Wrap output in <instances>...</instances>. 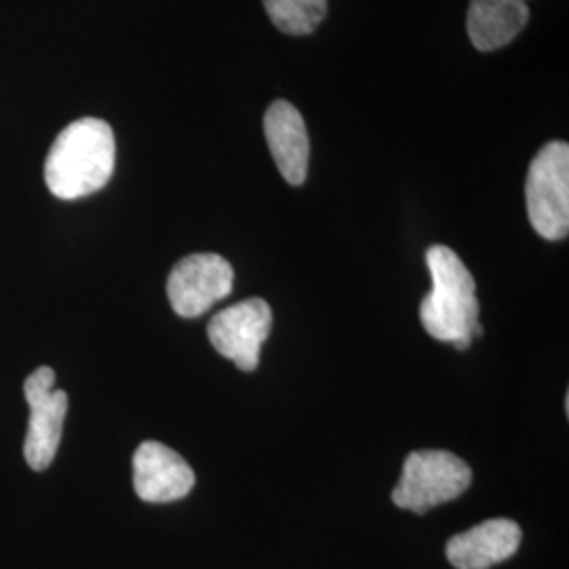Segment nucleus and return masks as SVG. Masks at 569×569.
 I'll return each mask as SVG.
<instances>
[{
  "instance_id": "obj_1",
  "label": "nucleus",
  "mask_w": 569,
  "mask_h": 569,
  "mask_svg": "<svg viewBox=\"0 0 569 569\" xmlns=\"http://www.w3.org/2000/svg\"><path fill=\"white\" fill-rule=\"evenodd\" d=\"M117 163L112 127L102 119H79L68 124L44 161V182L53 197L74 201L102 190Z\"/></svg>"
},
{
  "instance_id": "obj_2",
  "label": "nucleus",
  "mask_w": 569,
  "mask_h": 569,
  "mask_svg": "<svg viewBox=\"0 0 569 569\" xmlns=\"http://www.w3.org/2000/svg\"><path fill=\"white\" fill-rule=\"evenodd\" d=\"M432 289L420 306V321L435 340L467 350L481 336L477 284L460 256L446 244L427 251Z\"/></svg>"
},
{
  "instance_id": "obj_3",
  "label": "nucleus",
  "mask_w": 569,
  "mask_h": 569,
  "mask_svg": "<svg viewBox=\"0 0 569 569\" xmlns=\"http://www.w3.org/2000/svg\"><path fill=\"white\" fill-rule=\"evenodd\" d=\"M472 481L467 462L449 451L422 449L407 456L401 479L392 489L399 509L425 515L430 509L460 498Z\"/></svg>"
},
{
  "instance_id": "obj_4",
  "label": "nucleus",
  "mask_w": 569,
  "mask_h": 569,
  "mask_svg": "<svg viewBox=\"0 0 569 569\" xmlns=\"http://www.w3.org/2000/svg\"><path fill=\"white\" fill-rule=\"evenodd\" d=\"M529 222L547 241H561L569 230V146L550 142L538 150L526 180Z\"/></svg>"
},
{
  "instance_id": "obj_5",
  "label": "nucleus",
  "mask_w": 569,
  "mask_h": 569,
  "mask_svg": "<svg viewBox=\"0 0 569 569\" xmlns=\"http://www.w3.org/2000/svg\"><path fill=\"white\" fill-rule=\"evenodd\" d=\"M23 395L30 409L23 458L28 467L41 472L53 465L60 449L68 395L56 388V371L51 367H39L32 371L23 385Z\"/></svg>"
},
{
  "instance_id": "obj_6",
  "label": "nucleus",
  "mask_w": 569,
  "mask_h": 569,
  "mask_svg": "<svg viewBox=\"0 0 569 569\" xmlns=\"http://www.w3.org/2000/svg\"><path fill=\"white\" fill-rule=\"evenodd\" d=\"M234 270L218 253H192L173 266L167 296L183 319H197L232 291Z\"/></svg>"
},
{
  "instance_id": "obj_7",
  "label": "nucleus",
  "mask_w": 569,
  "mask_h": 569,
  "mask_svg": "<svg viewBox=\"0 0 569 569\" xmlns=\"http://www.w3.org/2000/svg\"><path fill=\"white\" fill-rule=\"evenodd\" d=\"M272 329V310L262 298L228 306L207 327L213 348L241 371L260 366V350Z\"/></svg>"
},
{
  "instance_id": "obj_8",
  "label": "nucleus",
  "mask_w": 569,
  "mask_h": 569,
  "mask_svg": "<svg viewBox=\"0 0 569 569\" xmlns=\"http://www.w3.org/2000/svg\"><path fill=\"white\" fill-rule=\"evenodd\" d=\"M194 470L182 456L159 441H143L133 456V488L143 502L182 500L194 488Z\"/></svg>"
},
{
  "instance_id": "obj_9",
  "label": "nucleus",
  "mask_w": 569,
  "mask_h": 569,
  "mask_svg": "<svg viewBox=\"0 0 569 569\" xmlns=\"http://www.w3.org/2000/svg\"><path fill=\"white\" fill-rule=\"evenodd\" d=\"M264 136L284 182L302 186L308 176L310 138L300 110L284 100L270 103L264 114Z\"/></svg>"
},
{
  "instance_id": "obj_10",
  "label": "nucleus",
  "mask_w": 569,
  "mask_h": 569,
  "mask_svg": "<svg viewBox=\"0 0 569 569\" xmlns=\"http://www.w3.org/2000/svg\"><path fill=\"white\" fill-rule=\"evenodd\" d=\"M521 528L510 519H489L453 536L448 542L449 563L456 569H489L505 563L521 547Z\"/></svg>"
},
{
  "instance_id": "obj_11",
  "label": "nucleus",
  "mask_w": 569,
  "mask_h": 569,
  "mask_svg": "<svg viewBox=\"0 0 569 569\" xmlns=\"http://www.w3.org/2000/svg\"><path fill=\"white\" fill-rule=\"evenodd\" d=\"M528 21L529 7L523 0H470L468 39L479 51H496L515 41Z\"/></svg>"
},
{
  "instance_id": "obj_12",
  "label": "nucleus",
  "mask_w": 569,
  "mask_h": 569,
  "mask_svg": "<svg viewBox=\"0 0 569 569\" xmlns=\"http://www.w3.org/2000/svg\"><path fill=\"white\" fill-rule=\"evenodd\" d=\"M268 20L283 34H312L327 18V0H264Z\"/></svg>"
},
{
  "instance_id": "obj_13",
  "label": "nucleus",
  "mask_w": 569,
  "mask_h": 569,
  "mask_svg": "<svg viewBox=\"0 0 569 569\" xmlns=\"http://www.w3.org/2000/svg\"><path fill=\"white\" fill-rule=\"evenodd\" d=\"M523 2H528V0H523Z\"/></svg>"
}]
</instances>
